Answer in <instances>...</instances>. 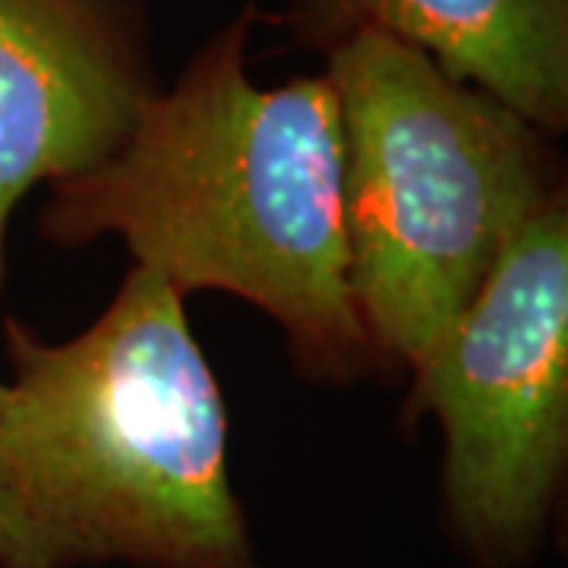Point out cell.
<instances>
[{
    "label": "cell",
    "mask_w": 568,
    "mask_h": 568,
    "mask_svg": "<svg viewBox=\"0 0 568 568\" xmlns=\"http://www.w3.org/2000/svg\"><path fill=\"white\" fill-rule=\"evenodd\" d=\"M275 22L313 54L388 36L552 140L568 130V0H284Z\"/></svg>",
    "instance_id": "obj_6"
},
{
    "label": "cell",
    "mask_w": 568,
    "mask_h": 568,
    "mask_svg": "<svg viewBox=\"0 0 568 568\" xmlns=\"http://www.w3.org/2000/svg\"><path fill=\"white\" fill-rule=\"evenodd\" d=\"M3 395H7V383L0 379V405H3Z\"/></svg>",
    "instance_id": "obj_7"
},
{
    "label": "cell",
    "mask_w": 568,
    "mask_h": 568,
    "mask_svg": "<svg viewBox=\"0 0 568 568\" xmlns=\"http://www.w3.org/2000/svg\"><path fill=\"white\" fill-rule=\"evenodd\" d=\"M162 89L145 0H0V294L17 205L118 152Z\"/></svg>",
    "instance_id": "obj_5"
},
{
    "label": "cell",
    "mask_w": 568,
    "mask_h": 568,
    "mask_svg": "<svg viewBox=\"0 0 568 568\" xmlns=\"http://www.w3.org/2000/svg\"><path fill=\"white\" fill-rule=\"evenodd\" d=\"M3 347L0 568H265L181 287L133 263L77 338Z\"/></svg>",
    "instance_id": "obj_2"
},
{
    "label": "cell",
    "mask_w": 568,
    "mask_h": 568,
    "mask_svg": "<svg viewBox=\"0 0 568 568\" xmlns=\"http://www.w3.org/2000/svg\"><path fill=\"white\" fill-rule=\"evenodd\" d=\"M325 58L345 136L347 278L392 376L414 373L566 186L552 136L417 48L357 32Z\"/></svg>",
    "instance_id": "obj_3"
},
{
    "label": "cell",
    "mask_w": 568,
    "mask_h": 568,
    "mask_svg": "<svg viewBox=\"0 0 568 568\" xmlns=\"http://www.w3.org/2000/svg\"><path fill=\"white\" fill-rule=\"evenodd\" d=\"M260 7L246 0L193 51L133 133L95 168L48 183L44 241L118 237L183 294L224 291L284 332L301 379L392 376L347 278L345 136L325 73L250 80Z\"/></svg>",
    "instance_id": "obj_1"
},
{
    "label": "cell",
    "mask_w": 568,
    "mask_h": 568,
    "mask_svg": "<svg viewBox=\"0 0 568 568\" xmlns=\"http://www.w3.org/2000/svg\"><path fill=\"white\" fill-rule=\"evenodd\" d=\"M443 429V518L474 568H525L568 470V196L540 205L410 373L402 420Z\"/></svg>",
    "instance_id": "obj_4"
}]
</instances>
